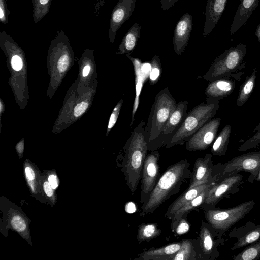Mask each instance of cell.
I'll return each mask as SVG.
<instances>
[{
	"label": "cell",
	"instance_id": "obj_12",
	"mask_svg": "<svg viewBox=\"0 0 260 260\" xmlns=\"http://www.w3.org/2000/svg\"><path fill=\"white\" fill-rule=\"evenodd\" d=\"M221 123V119H211L199 129L185 143V148L189 151L207 149L214 142Z\"/></svg>",
	"mask_w": 260,
	"mask_h": 260
},
{
	"label": "cell",
	"instance_id": "obj_36",
	"mask_svg": "<svg viewBox=\"0 0 260 260\" xmlns=\"http://www.w3.org/2000/svg\"><path fill=\"white\" fill-rule=\"evenodd\" d=\"M10 12L7 8V1L0 0V21L7 24L9 21V16Z\"/></svg>",
	"mask_w": 260,
	"mask_h": 260
},
{
	"label": "cell",
	"instance_id": "obj_34",
	"mask_svg": "<svg viewBox=\"0 0 260 260\" xmlns=\"http://www.w3.org/2000/svg\"><path fill=\"white\" fill-rule=\"evenodd\" d=\"M69 48V42L67 43L63 53L59 57L57 61V68L60 72H64L68 69L70 58L68 53Z\"/></svg>",
	"mask_w": 260,
	"mask_h": 260
},
{
	"label": "cell",
	"instance_id": "obj_48",
	"mask_svg": "<svg viewBox=\"0 0 260 260\" xmlns=\"http://www.w3.org/2000/svg\"><path fill=\"white\" fill-rule=\"evenodd\" d=\"M34 0H32V2H33Z\"/></svg>",
	"mask_w": 260,
	"mask_h": 260
},
{
	"label": "cell",
	"instance_id": "obj_11",
	"mask_svg": "<svg viewBox=\"0 0 260 260\" xmlns=\"http://www.w3.org/2000/svg\"><path fill=\"white\" fill-rule=\"evenodd\" d=\"M216 237H217L209 224L202 221L197 238L201 260H215L220 255L218 247L224 244L225 239Z\"/></svg>",
	"mask_w": 260,
	"mask_h": 260
},
{
	"label": "cell",
	"instance_id": "obj_4",
	"mask_svg": "<svg viewBox=\"0 0 260 260\" xmlns=\"http://www.w3.org/2000/svg\"><path fill=\"white\" fill-rule=\"evenodd\" d=\"M246 53V45L244 44L230 47L214 59L204 75V79L212 82L223 78H233L240 81L242 70L246 64L244 61Z\"/></svg>",
	"mask_w": 260,
	"mask_h": 260
},
{
	"label": "cell",
	"instance_id": "obj_47",
	"mask_svg": "<svg viewBox=\"0 0 260 260\" xmlns=\"http://www.w3.org/2000/svg\"><path fill=\"white\" fill-rule=\"evenodd\" d=\"M255 180L257 181H260V170L259 171L257 176L256 177V178L255 179Z\"/></svg>",
	"mask_w": 260,
	"mask_h": 260
},
{
	"label": "cell",
	"instance_id": "obj_1",
	"mask_svg": "<svg viewBox=\"0 0 260 260\" xmlns=\"http://www.w3.org/2000/svg\"><path fill=\"white\" fill-rule=\"evenodd\" d=\"M190 165V162L184 159L167 168L160 176L148 200L142 205L141 216L153 213L171 196L180 191L182 184L189 179Z\"/></svg>",
	"mask_w": 260,
	"mask_h": 260
},
{
	"label": "cell",
	"instance_id": "obj_27",
	"mask_svg": "<svg viewBox=\"0 0 260 260\" xmlns=\"http://www.w3.org/2000/svg\"><path fill=\"white\" fill-rule=\"evenodd\" d=\"M161 233L157 223H142L138 226L137 239L139 243L149 241L159 236Z\"/></svg>",
	"mask_w": 260,
	"mask_h": 260
},
{
	"label": "cell",
	"instance_id": "obj_17",
	"mask_svg": "<svg viewBox=\"0 0 260 260\" xmlns=\"http://www.w3.org/2000/svg\"><path fill=\"white\" fill-rule=\"evenodd\" d=\"M217 182V180L211 181L191 188H187L168 207L165 217L167 219H171L177 211L182 206Z\"/></svg>",
	"mask_w": 260,
	"mask_h": 260
},
{
	"label": "cell",
	"instance_id": "obj_28",
	"mask_svg": "<svg viewBox=\"0 0 260 260\" xmlns=\"http://www.w3.org/2000/svg\"><path fill=\"white\" fill-rule=\"evenodd\" d=\"M210 187L203 191L195 198L182 206L177 211L172 218H178L184 215L187 216L190 212L201 208L205 201L209 188Z\"/></svg>",
	"mask_w": 260,
	"mask_h": 260
},
{
	"label": "cell",
	"instance_id": "obj_33",
	"mask_svg": "<svg viewBox=\"0 0 260 260\" xmlns=\"http://www.w3.org/2000/svg\"><path fill=\"white\" fill-rule=\"evenodd\" d=\"M253 132H255V134L239 147V151H245L253 149L260 144V122L256 126Z\"/></svg>",
	"mask_w": 260,
	"mask_h": 260
},
{
	"label": "cell",
	"instance_id": "obj_40",
	"mask_svg": "<svg viewBox=\"0 0 260 260\" xmlns=\"http://www.w3.org/2000/svg\"><path fill=\"white\" fill-rule=\"evenodd\" d=\"M178 0H160V7L165 11L169 10Z\"/></svg>",
	"mask_w": 260,
	"mask_h": 260
},
{
	"label": "cell",
	"instance_id": "obj_44",
	"mask_svg": "<svg viewBox=\"0 0 260 260\" xmlns=\"http://www.w3.org/2000/svg\"><path fill=\"white\" fill-rule=\"evenodd\" d=\"M90 70L89 65H86L83 70V76L85 77L88 75Z\"/></svg>",
	"mask_w": 260,
	"mask_h": 260
},
{
	"label": "cell",
	"instance_id": "obj_25",
	"mask_svg": "<svg viewBox=\"0 0 260 260\" xmlns=\"http://www.w3.org/2000/svg\"><path fill=\"white\" fill-rule=\"evenodd\" d=\"M231 132V126L227 124L217 134L211 148V152L212 155L221 156L225 155Z\"/></svg>",
	"mask_w": 260,
	"mask_h": 260
},
{
	"label": "cell",
	"instance_id": "obj_24",
	"mask_svg": "<svg viewBox=\"0 0 260 260\" xmlns=\"http://www.w3.org/2000/svg\"><path fill=\"white\" fill-rule=\"evenodd\" d=\"M132 61L134 68L135 74V81H136V97L133 105V111H132V118L130 123V126L133 124L135 121V114L137 110L138 106L139 103V95L141 93V90L142 88L144 81L145 80V73L142 72V66L141 60L137 58H134L131 55H126Z\"/></svg>",
	"mask_w": 260,
	"mask_h": 260
},
{
	"label": "cell",
	"instance_id": "obj_21",
	"mask_svg": "<svg viewBox=\"0 0 260 260\" xmlns=\"http://www.w3.org/2000/svg\"><path fill=\"white\" fill-rule=\"evenodd\" d=\"M181 241L170 243L159 248L143 251L134 258L135 260H171L179 250Z\"/></svg>",
	"mask_w": 260,
	"mask_h": 260
},
{
	"label": "cell",
	"instance_id": "obj_26",
	"mask_svg": "<svg viewBox=\"0 0 260 260\" xmlns=\"http://www.w3.org/2000/svg\"><path fill=\"white\" fill-rule=\"evenodd\" d=\"M257 69H253L252 73L247 76L240 87L237 100V105L239 107L243 106L250 98L255 85Z\"/></svg>",
	"mask_w": 260,
	"mask_h": 260
},
{
	"label": "cell",
	"instance_id": "obj_31",
	"mask_svg": "<svg viewBox=\"0 0 260 260\" xmlns=\"http://www.w3.org/2000/svg\"><path fill=\"white\" fill-rule=\"evenodd\" d=\"M190 228L189 222L187 219V215H182L179 217H173L171 219V230L175 236L182 235L187 233Z\"/></svg>",
	"mask_w": 260,
	"mask_h": 260
},
{
	"label": "cell",
	"instance_id": "obj_37",
	"mask_svg": "<svg viewBox=\"0 0 260 260\" xmlns=\"http://www.w3.org/2000/svg\"><path fill=\"white\" fill-rule=\"evenodd\" d=\"M11 225L18 232H22L26 229V223L24 220L18 215L13 217L11 220Z\"/></svg>",
	"mask_w": 260,
	"mask_h": 260
},
{
	"label": "cell",
	"instance_id": "obj_14",
	"mask_svg": "<svg viewBox=\"0 0 260 260\" xmlns=\"http://www.w3.org/2000/svg\"><path fill=\"white\" fill-rule=\"evenodd\" d=\"M136 0H119L112 12L109 37L113 43L117 31L131 16L136 5Z\"/></svg>",
	"mask_w": 260,
	"mask_h": 260
},
{
	"label": "cell",
	"instance_id": "obj_9",
	"mask_svg": "<svg viewBox=\"0 0 260 260\" xmlns=\"http://www.w3.org/2000/svg\"><path fill=\"white\" fill-rule=\"evenodd\" d=\"M243 176L238 173L229 175L217 181L208 190L204 203L201 208H215L223 198L238 191Z\"/></svg>",
	"mask_w": 260,
	"mask_h": 260
},
{
	"label": "cell",
	"instance_id": "obj_46",
	"mask_svg": "<svg viewBox=\"0 0 260 260\" xmlns=\"http://www.w3.org/2000/svg\"><path fill=\"white\" fill-rule=\"evenodd\" d=\"M17 151L19 153H22L23 150V144L22 142L19 143L16 146Z\"/></svg>",
	"mask_w": 260,
	"mask_h": 260
},
{
	"label": "cell",
	"instance_id": "obj_8",
	"mask_svg": "<svg viewBox=\"0 0 260 260\" xmlns=\"http://www.w3.org/2000/svg\"><path fill=\"white\" fill-rule=\"evenodd\" d=\"M160 152L155 150L147 154L143 166L140 203L142 205L148 199L159 177L158 160Z\"/></svg>",
	"mask_w": 260,
	"mask_h": 260
},
{
	"label": "cell",
	"instance_id": "obj_2",
	"mask_svg": "<svg viewBox=\"0 0 260 260\" xmlns=\"http://www.w3.org/2000/svg\"><path fill=\"white\" fill-rule=\"evenodd\" d=\"M145 125L144 122L141 121L131 133L124 146L122 171L126 184L133 194L141 179L143 166L148 151Z\"/></svg>",
	"mask_w": 260,
	"mask_h": 260
},
{
	"label": "cell",
	"instance_id": "obj_7",
	"mask_svg": "<svg viewBox=\"0 0 260 260\" xmlns=\"http://www.w3.org/2000/svg\"><path fill=\"white\" fill-rule=\"evenodd\" d=\"M219 180L240 172H249L248 181L253 183L260 170V151L249 152L233 158L224 164H218Z\"/></svg>",
	"mask_w": 260,
	"mask_h": 260
},
{
	"label": "cell",
	"instance_id": "obj_39",
	"mask_svg": "<svg viewBox=\"0 0 260 260\" xmlns=\"http://www.w3.org/2000/svg\"><path fill=\"white\" fill-rule=\"evenodd\" d=\"M11 64L14 70L19 71L21 69L23 62L21 58L18 55H14L11 59Z\"/></svg>",
	"mask_w": 260,
	"mask_h": 260
},
{
	"label": "cell",
	"instance_id": "obj_41",
	"mask_svg": "<svg viewBox=\"0 0 260 260\" xmlns=\"http://www.w3.org/2000/svg\"><path fill=\"white\" fill-rule=\"evenodd\" d=\"M44 190L46 194L48 197H51L53 195V192L51 185L48 182H45L43 184Z\"/></svg>",
	"mask_w": 260,
	"mask_h": 260
},
{
	"label": "cell",
	"instance_id": "obj_29",
	"mask_svg": "<svg viewBox=\"0 0 260 260\" xmlns=\"http://www.w3.org/2000/svg\"><path fill=\"white\" fill-rule=\"evenodd\" d=\"M233 260H257L260 258V239L234 255Z\"/></svg>",
	"mask_w": 260,
	"mask_h": 260
},
{
	"label": "cell",
	"instance_id": "obj_15",
	"mask_svg": "<svg viewBox=\"0 0 260 260\" xmlns=\"http://www.w3.org/2000/svg\"><path fill=\"white\" fill-rule=\"evenodd\" d=\"M230 238H236L237 241L231 248L236 250L248 246L260 239V225L252 221L233 229L228 234Z\"/></svg>",
	"mask_w": 260,
	"mask_h": 260
},
{
	"label": "cell",
	"instance_id": "obj_45",
	"mask_svg": "<svg viewBox=\"0 0 260 260\" xmlns=\"http://www.w3.org/2000/svg\"><path fill=\"white\" fill-rule=\"evenodd\" d=\"M255 35L257 38L258 42L260 44V23L258 25L256 31H255Z\"/></svg>",
	"mask_w": 260,
	"mask_h": 260
},
{
	"label": "cell",
	"instance_id": "obj_19",
	"mask_svg": "<svg viewBox=\"0 0 260 260\" xmlns=\"http://www.w3.org/2000/svg\"><path fill=\"white\" fill-rule=\"evenodd\" d=\"M233 78H223L210 82L205 90L207 98L221 100L234 91L236 83Z\"/></svg>",
	"mask_w": 260,
	"mask_h": 260
},
{
	"label": "cell",
	"instance_id": "obj_32",
	"mask_svg": "<svg viewBox=\"0 0 260 260\" xmlns=\"http://www.w3.org/2000/svg\"><path fill=\"white\" fill-rule=\"evenodd\" d=\"M161 67L159 57L154 55L151 62V69L149 72L150 85L155 84L161 76Z\"/></svg>",
	"mask_w": 260,
	"mask_h": 260
},
{
	"label": "cell",
	"instance_id": "obj_22",
	"mask_svg": "<svg viewBox=\"0 0 260 260\" xmlns=\"http://www.w3.org/2000/svg\"><path fill=\"white\" fill-rule=\"evenodd\" d=\"M141 26L135 23L123 37L119 46L117 54L131 55L135 50L140 37Z\"/></svg>",
	"mask_w": 260,
	"mask_h": 260
},
{
	"label": "cell",
	"instance_id": "obj_10",
	"mask_svg": "<svg viewBox=\"0 0 260 260\" xmlns=\"http://www.w3.org/2000/svg\"><path fill=\"white\" fill-rule=\"evenodd\" d=\"M188 100L182 101L177 106L163 127L158 137L149 147V151L158 150L165 146L180 127L187 113Z\"/></svg>",
	"mask_w": 260,
	"mask_h": 260
},
{
	"label": "cell",
	"instance_id": "obj_35",
	"mask_svg": "<svg viewBox=\"0 0 260 260\" xmlns=\"http://www.w3.org/2000/svg\"><path fill=\"white\" fill-rule=\"evenodd\" d=\"M122 103L123 100L121 99L114 108L109 119L108 126V132H109V131L114 126L116 123Z\"/></svg>",
	"mask_w": 260,
	"mask_h": 260
},
{
	"label": "cell",
	"instance_id": "obj_16",
	"mask_svg": "<svg viewBox=\"0 0 260 260\" xmlns=\"http://www.w3.org/2000/svg\"><path fill=\"white\" fill-rule=\"evenodd\" d=\"M193 27V19L188 13H186L180 18L175 27L173 43L175 53L181 55L188 44Z\"/></svg>",
	"mask_w": 260,
	"mask_h": 260
},
{
	"label": "cell",
	"instance_id": "obj_3",
	"mask_svg": "<svg viewBox=\"0 0 260 260\" xmlns=\"http://www.w3.org/2000/svg\"><path fill=\"white\" fill-rule=\"evenodd\" d=\"M219 107V100L207 98L205 103H201L187 112L180 127L165 146V148L185 143L193 134L213 118Z\"/></svg>",
	"mask_w": 260,
	"mask_h": 260
},
{
	"label": "cell",
	"instance_id": "obj_30",
	"mask_svg": "<svg viewBox=\"0 0 260 260\" xmlns=\"http://www.w3.org/2000/svg\"><path fill=\"white\" fill-rule=\"evenodd\" d=\"M52 0H34L32 17L35 23L40 21L49 12Z\"/></svg>",
	"mask_w": 260,
	"mask_h": 260
},
{
	"label": "cell",
	"instance_id": "obj_42",
	"mask_svg": "<svg viewBox=\"0 0 260 260\" xmlns=\"http://www.w3.org/2000/svg\"><path fill=\"white\" fill-rule=\"evenodd\" d=\"M48 181L53 189H55L57 186V178L54 175H51L48 177Z\"/></svg>",
	"mask_w": 260,
	"mask_h": 260
},
{
	"label": "cell",
	"instance_id": "obj_5",
	"mask_svg": "<svg viewBox=\"0 0 260 260\" xmlns=\"http://www.w3.org/2000/svg\"><path fill=\"white\" fill-rule=\"evenodd\" d=\"M177 104L168 87L156 95L145 125V137L148 148L160 134Z\"/></svg>",
	"mask_w": 260,
	"mask_h": 260
},
{
	"label": "cell",
	"instance_id": "obj_43",
	"mask_svg": "<svg viewBox=\"0 0 260 260\" xmlns=\"http://www.w3.org/2000/svg\"><path fill=\"white\" fill-rule=\"evenodd\" d=\"M25 171L27 177L30 180H33L35 178V175L32 169L29 167H27Z\"/></svg>",
	"mask_w": 260,
	"mask_h": 260
},
{
	"label": "cell",
	"instance_id": "obj_23",
	"mask_svg": "<svg viewBox=\"0 0 260 260\" xmlns=\"http://www.w3.org/2000/svg\"><path fill=\"white\" fill-rule=\"evenodd\" d=\"M171 260H201L197 239H183L179 250Z\"/></svg>",
	"mask_w": 260,
	"mask_h": 260
},
{
	"label": "cell",
	"instance_id": "obj_18",
	"mask_svg": "<svg viewBox=\"0 0 260 260\" xmlns=\"http://www.w3.org/2000/svg\"><path fill=\"white\" fill-rule=\"evenodd\" d=\"M228 0H208L206 11L203 37L206 38L214 28L220 19Z\"/></svg>",
	"mask_w": 260,
	"mask_h": 260
},
{
	"label": "cell",
	"instance_id": "obj_13",
	"mask_svg": "<svg viewBox=\"0 0 260 260\" xmlns=\"http://www.w3.org/2000/svg\"><path fill=\"white\" fill-rule=\"evenodd\" d=\"M212 156V154L207 153L204 157H199L196 159L192 171L190 174V183L187 188L211 181H218L219 174L215 172Z\"/></svg>",
	"mask_w": 260,
	"mask_h": 260
},
{
	"label": "cell",
	"instance_id": "obj_6",
	"mask_svg": "<svg viewBox=\"0 0 260 260\" xmlns=\"http://www.w3.org/2000/svg\"><path fill=\"white\" fill-rule=\"evenodd\" d=\"M255 204L251 200L226 209L207 208L203 209L204 214L216 236L221 238L230 228L251 211Z\"/></svg>",
	"mask_w": 260,
	"mask_h": 260
},
{
	"label": "cell",
	"instance_id": "obj_20",
	"mask_svg": "<svg viewBox=\"0 0 260 260\" xmlns=\"http://www.w3.org/2000/svg\"><path fill=\"white\" fill-rule=\"evenodd\" d=\"M259 0H240L230 28V34L233 35L240 29L248 20L257 7Z\"/></svg>",
	"mask_w": 260,
	"mask_h": 260
},
{
	"label": "cell",
	"instance_id": "obj_38",
	"mask_svg": "<svg viewBox=\"0 0 260 260\" xmlns=\"http://www.w3.org/2000/svg\"><path fill=\"white\" fill-rule=\"evenodd\" d=\"M88 106V103L84 101L78 104L74 109V116L76 117L81 116L86 110Z\"/></svg>",
	"mask_w": 260,
	"mask_h": 260
}]
</instances>
